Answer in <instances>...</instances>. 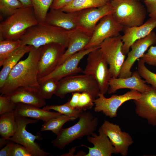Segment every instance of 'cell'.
Here are the masks:
<instances>
[{
  "label": "cell",
  "instance_id": "d6986e66",
  "mask_svg": "<svg viewBox=\"0 0 156 156\" xmlns=\"http://www.w3.org/2000/svg\"><path fill=\"white\" fill-rule=\"evenodd\" d=\"M142 78L138 70L132 72V75L128 77H112L109 81L108 93L114 94L117 90L124 88L135 90L141 93L145 92L151 86L147 85Z\"/></svg>",
  "mask_w": 156,
  "mask_h": 156
},
{
  "label": "cell",
  "instance_id": "2e32d148",
  "mask_svg": "<svg viewBox=\"0 0 156 156\" xmlns=\"http://www.w3.org/2000/svg\"><path fill=\"white\" fill-rule=\"evenodd\" d=\"M109 138L117 154L127 155L129 147L134 142L128 133L122 131L119 125L105 120L100 127Z\"/></svg>",
  "mask_w": 156,
  "mask_h": 156
},
{
  "label": "cell",
  "instance_id": "d6a6232c",
  "mask_svg": "<svg viewBox=\"0 0 156 156\" xmlns=\"http://www.w3.org/2000/svg\"><path fill=\"white\" fill-rule=\"evenodd\" d=\"M145 63L140 59L138 60L137 70L141 77L147 83L156 89V74L148 68Z\"/></svg>",
  "mask_w": 156,
  "mask_h": 156
},
{
  "label": "cell",
  "instance_id": "d590c367",
  "mask_svg": "<svg viewBox=\"0 0 156 156\" xmlns=\"http://www.w3.org/2000/svg\"><path fill=\"white\" fill-rule=\"evenodd\" d=\"M16 105L9 98L4 95L0 96V115L14 110Z\"/></svg>",
  "mask_w": 156,
  "mask_h": 156
},
{
  "label": "cell",
  "instance_id": "ee69618b",
  "mask_svg": "<svg viewBox=\"0 0 156 156\" xmlns=\"http://www.w3.org/2000/svg\"><path fill=\"white\" fill-rule=\"evenodd\" d=\"M9 141L8 140L5 139L1 137L0 139V147L2 148L5 146Z\"/></svg>",
  "mask_w": 156,
  "mask_h": 156
},
{
  "label": "cell",
  "instance_id": "836d02e7",
  "mask_svg": "<svg viewBox=\"0 0 156 156\" xmlns=\"http://www.w3.org/2000/svg\"><path fill=\"white\" fill-rule=\"evenodd\" d=\"M25 7L19 0H0V11L8 16L18 9Z\"/></svg>",
  "mask_w": 156,
  "mask_h": 156
},
{
  "label": "cell",
  "instance_id": "83f0119b",
  "mask_svg": "<svg viewBox=\"0 0 156 156\" xmlns=\"http://www.w3.org/2000/svg\"><path fill=\"white\" fill-rule=\"evenodd\" d=\"M76 119L75 117L62 114L44 122L42 125L40 131H50L57 135L62 129L63 125L66 122Z\"/></svg>",
  "mask_w": 156,
  "mask_h": 156
},
{
  "label": "cell",
  "instance_id": "f546056e",
  "mask_svg": "<svg viewBox=\"0 0 156 156\" xmlns=\"http://www.w3.org/2000/svg\"><path fill=\"white\" fill-rule=\"evenodd\" d=\"M39 84L40 93L45 100L51 99L55 94L59 86V81L54 78L48 79Z\"/></svg>",
  "mask_w": 156,
  "mask_h": 156
},
{
  "label": "cell",
  "instance_id": "30bf717a",
  "mask_svg": "<svg viewBox=\"0 0 156 156\" xmlns=\"http://www.w3.org/2000/svg\"><path fill=\"white\" fill-rule=\"evenodd\" d=\"M38 64V79L50 74L58 66L66 47L57 43H51L40 47Z\"/></svg>",
  "mask_w": 156,
  "mask_h": 156
},
{
  "label": "cell",
  "instance_id": "7402d4cb",
  "mask_svg": "<svg viewBox=\"0 0 156 156\" xmlns=\"http://www.w3.org/2000/svg\"><path fill=\"white\" fill-rule=\"evenodd\" d=\"M67 33L68 39V46L58 66L69 57L85 49L89 43L92 36L78 27L67 30Z\"/></svg>",
  "mask_w": 156,
  "mask_h": 156
},
{
  "label": "cell",
  "instance_id": "d4e9b609",
  "mask_svg": "<svg viewBox=\"0 0 156 156\" xmlns=\"http://www.w3.org/2000/svg\"><path fill=\"white\" fill-rule=\"evenodd\" d=\"M31 46H23L13 52L4 61L0 72V88L4 84L9 73L25 54L30 51Z\"/></svg>",
  "mask_w": 156,
  "mask_h": 156
},
{
  "label": "cell",
  "instance_id": "4fadbf2b",
  "mask_svg": "<svg viewBox=\"0 0 156 156\" xmlns=\"http://www.w3.org/2000/svg\"><path fill=\"white\" fill-rule=\"evenodd\" d=\"M156 44V34L152 31L145 37L136 41L131 46V50L127 53L118 77L127 78L132 74L131 68L135 62L145 53L152 45Z\"/></svg>",
  "mask_w": 156,
  "mask_h": 156
},
{
  "label": "cell",
  "instance_id": "9c48e42d",
  "mask_svg": "<svg viewBox=\"0 0 156 156\" xmlns=\"http://www.w3.org/2000/svg\"><path fill=\"white\" fill-rule=\"evenodd\" d=\"M120 35L108 38L100 44L99 49L108 65L112 77L119 76L125 60V55L122 53L123 42Z\"/></svg>",
  "mask_w": 156,
  "mask_h": 156
},
{
  "label": "cell",
  "instance_id": "603a6c76",
  "mask_svg": "<svg viewBox=\"0 0 156 156\" xmlns=\"http://www.w3.org/2000/svg\"><path fill=\"white\" fill-rule=\"evenodd\" d=\"M78 11L67 12L61 9H50L47 13L45 22L66 30L77 27Z\"/></svg>",
  "mask_w": 156,
  "mask_h": 156
},
{
  "label": "cell",
  "instance_id": "74e56055",
  "mask_svg": "<svg viewBox=\"0 0 156 156\" xmlns=\"http://www.w3.org/2000/svg\"><path fill=\"white\" fill-rule=\"evenodd\" d=\"M11 156H32L28 150L24 146L14 143L11 151Z\"/></svg>",
  "mask_w": 156,
  "mask_h": 156
},
{
  "label": "cell",
  "instance_id": "bcb514c9",
  "mask_svg": "<svg viewBox=\"0 0 156 156\" xmlns=\"http://www.w3.org/2000/svg\"><path fill=\"white\" fill-rule=\"evenodd\" d=\"M139 0L140 1H145V0Z\"/></svg>",
  "mask_w": 156,
  "mask_h": 156
},
{
  "label": "cell",
  "instance_id": "277c9868",
  "mask_svg": "<svg viewBox=\"0 0 156 156\" xmlns=\"http://www.w3.org/2000/svg\"><path fill=\"white\" fill-rule=\"evenodd\" d=\"M79 118V121L74 125L62 129L56 138L52 141L53 146L62 150L75 140L91 135L94 133L98 125L97 117L90 112H83Z\"/></svg>",
  "mask_w": 156,
  "mask_h": 156
},
{
  "label": "cell",
  "instance_id": "cb8c5ba5",
  "mask_svg": "<svg viewBox=\"0 0 156 156\" xmlns=\"http://www.w3.org/2000/svg\"><path fill=\"white\" fill-rule=\"evenodd\" d=\"M14 113L15 116L31 118L44 122L62 114L57 112L45 110L33 105L22 103H16Z\"/></svg>",
  "mask_w": 156,
  "mask_h": 156
},
{
  "label": "cell",
  "instance_id": "7dc6e473",
  "mask_svg": "<svg viewBox=\"0 0 156 156\" xmlns=\"http://www.w3.org/2000/svg\"></svg>",
  "mask_w": 156,
  "mask_h": 156
},
{
  "label": "cell",
  "instance_id": "7a4b0ae2",
  "mask_svg": "<svg viewBox=\"0 0 156 156\" xmlns=\"http://www.w3.org/2000/svg\"><path fill=\"white\" fill-rule=\"evenodd\" d=\"M19 40L22 46L29 45L37 48L57 43L67 48L68 44L67 30L45 22L38 23L29 28Z\"/></svg>",
  "mask_w": 156,
  "mask_h": 156
},
{
  "label": "cell",
  "instance_id": "9a60e30c",
  "mask_svg": "<svg viewBox=\"0 0 156 156\" xmlns=\"http://www.w3.org/2000/svg\"><path fill=\"white\" fill-rule=\"evenodd\" d=\"M113 9L110 2L103 6L78 11L77 27L92 35L97 23L104 16L112 14Z\"/></svg>",
  "mask_w": 156,
  "mask_h": 156
},
{
  "label": "cell",
  "instance_id": "5b68a950",
  "mask_svg": "<svg viewBox=\"0 0 156 156\" xmlns=\"http://www.w3.org/2000/svg\"><path fill=\"white\" fill-rule=\"evenodd\" d=\"M110 2L113 16L124 27L140 26L144 23L147 12L139 0H114Z\"/></svg>",
  "mask_w": 156,
  "mask_h": 156
},
{
  "label": "cell",
  "instance_id": "8d00e7d4",
  "mask_svg": "<svg viewBox=\"0 0 156 156\" xmlns=\"http://www.w3.org/2000/svg\"><path fill=\"white\" fill-rule=\"evenodd\" d=\"M145 64L156 66V45H152L140 58Z\"/></svg>",
  "mask_w": 156,
  "mask_h": 156
},
{
  "label": "cell",
  "instance_id": "8fae6325",
  "mask_svg": "<svg viewBox=\"0 0 156 156\" xmlns=\"http://www.w3.org/2000/svg\"><path fill=\"white\" fill-rule=\"evenodd\" d=\"M141 94L138 91L132 90L123 94L112 95L109 98L100 93L98 97L94 100V110L96 112H101L110 118H115L117 116L118 109L124 103L129 100L138 99Z\"/></svg>",
  "mask_w": 156,
  "mask_h": 156
},
{
  "label": "cell",
  "instance_id": "f1b7e54d",
  "mask_svg": "<svg viewBox=\"0 0 156 156\" xmlns=\"http://www.w3.org/2000/svg\"><path fill=\"white\" fill-rule=\"evenodd\" d=\"M23 46L20 40H0V66L5 60L15 50Z\"/></svg>",
  "mask_w": 156,
  "mask_h": 156
},
{
  "label": "cell",
  "instance_id": "6da1fadb",
  "mask_svg": "<svg viewBox=\"0 0 156 156\" xmlns=\"http://www.w3.org/2000/svg\"><path fill=\"white\" fill-rule=\"evenodd\" d=\"M40 47L32 46L27 57L19 61L9 74L4 84L0 88L3 95L22 86L39 89L38 64Z\"/></svg>",
  "mask_w": 156,
  "mask_h": 156
},
{
  "label": "cell",
  "instance_id": "ffe728a7",
  "mask_svg": "<svg viewBox=\"0 0 156 156\" xmlns=\"http://www.w3.org/2000/svg\"><path fill=\"white\" fill-rule=\"evenodd\" d=\"M3 95L8 97L15 103H22L40 108L44 107L46 104L39 89L30 87H19Z\"/></svg>",
  "mask_w": 156,
  "mask_h": 156
},
{
  "label": "cell",
  "instance_id": "484cf974",
  "mask_svg": "<svg viewBox=\"0 0 156 156\" xmlns=\"http://www.w3.org/2000/svg\"><path fill=\"white\" fill-rule=\"evenodd\" d=\"M0 115V135L1 137L8 140L14 135L18 128L14 110Z\"/></svg>",
  "mask_w": 156,
  "mask_h": 156
},
{
  "label": "cell",
  "instance_id": "52a82bcc",
  "mask_svg": "<svg viewBox=\"0 0 156 156\" xmlns=\"http://www.w3.org/2000/svg\"><path fill=\"white\" fill-rule=\"evenodd\" d=\"M99 47L88 55L86 64L83 73L92 76L99 85L100 93L105 94L107 92L109 81L112 76Z\"/></svg>",
  "mask_w": 156,
  "mask_h": 156
},
{
  "label": "cell",
  "instance_id": "4dcf8cb0",
  "mask_svg": "<svg viewBox=\"0 0 156 156\" xmlns=\"http://www.w3.org/2000/svg\"><path fill=\"white\" fill-rule=\"evenodd\" d=\"M38 23L45 22L46 16L53 0H31Z\"/></svg>",
  "mask_w": 156,
  "mask_h": 156
},
{
  "label": "cell",
  "instance_id": "ac0fdd59",
  "mask_svg": "<svg viewBox=\"0 0 156 156\" xmlns=\"http://www.w3.org/2000/svg\"><path fill=\"white\" fill-rule=\"evenodd\" d=\"M156 27V19L150 17L140 26L124 27V34L121 36L123 42V53L125 55L127 54L133 43L146 36Z\"/></svg>",
  "mask_w": 156,
  "mask_h": 156
},
{
  "label": "cell",
  "instance_id": "3957f363",
  "mask_svg": "<svg viewBox=\"0 0 156 156\" xmlns=\"http://www.w3.org/2000/svg\"><path fill=\"white\" fill-rule=\"evenodd\" d=\"M38 23L32 7L18 9L0 23V40H19Z\"/></svg>",
  "mask_w": 156,
  "mask_h": 156
},
{
  "label": "cell",
  "instance_id": "4316f807",
  "mask_svg": "<svg viewBox=\"0 0 156 156\" xmlns=\"http://www.w3.org/2000/svg\"><path fill=\"white\" fill-rule=\"evenodd\" d=\"M111 0H73L61 9L67 12L79 11L83 10L100 7L111 1Z\"/></svg>",
  "mask_w": 156,
  "mask_h": 156
},
{
  "label": "cell",
  "instance_id": "ba28073f",
  "mask_svg": "<svg viewBox=\"0 0 156 156\" xmlns=\"http://www.w3.org/2000/svg\"><path fill=\"white\" fill-rule=\"evenodd\" d=\"M15 116L18 128L14 135L8 140L24 146L32 156H47L49 155V153L42 149L39 144L35 142L36 140L42 139L40 134L38 133L36 135H34L26 129L28 124L36 123L39 120L18 116Z\"/></svg>",
  "mask_w": 156,
  "mask_h": 156
},
{
  "label": "cell",
  "instance_id": "7bdbcfd3",
  "mask_svg": "<svg viewBox=\"0 0 156 156\" xmlns=\"http://www.w3.org/2000/svg\"><path fill=\"white\" fill-rule=\"evenodd\" d=\"M23 5L24 7H32L31 0H19Z\"/></svg>",
  "mask_w": 156,
  "mask_h": 156
},
{
  "label": "cell",
  "instance_id": "5bb4252c",
  "mask_svg": "<svg viewBox=\"0 0 156 156\" xmlns=\"http://www.w3.org/2000/svg\"><path fill=\"white\" fill-rule=\"evenodd\" d=\"M99 47L84 49L76 53L66 60L49 75L38 79L39 83L50 78H54L59 81L65 77L83 72V70L78 66L79 62L84 57Z\"/></svg>",
  "mask_w": 156,
  "mask_h": 156
},
{
  "label": "cell",
  "instance_id": "e575fe53",
  "mask_svg": "<svg viewBox=\"0 0 156 156\" xmlns=\"http://www.w3.org/2000/svg\"><path fill=\"white\" fill-rule=\"evenodd\" d=\"M94 99L88 93H80L77 109L83 111L91 109L94 105Z\"/></svg>",
  "mask_w": 156,
  "mask_h": 156
},
{
  "label": "cell",
  "instance_id": "f6af8a7d",
  "mask_svg": "<svg viewBox=\"0 0 156 156\" xmlns=\"http://www.w3.org/2000/svg\"><path fill=\"white\" fill-rule=\"evenodd\" d=\"M76 147H73V148H72L71 149V151H69L68 153L64 154L61 155V156H67L74 155L73 153H74V152L76 151Z\"/></svg>",
  "mask_w": 156,
  "mask_h": 156
},
{
  "label": "cell",
  "instance_id": "f35d334b",
  "mask_svg": "<svg viewBox=\"0 0 156 156\" xmlns=\"http://www.w3.org/2000/svg\"><path fill=\"white\" fill-rule=\"evenodd\" d=\"M143 2L149 16L156 19V0H145Z\"/></svg>",
  "mask_w": 156,
  "mask_h": 156
},
{
  "label": "cell",
  "instance_id": "7c38bea8",
  "mask_svg": "<svg viewBox=\"0 0 156 156\" xmlns=\"http://www.w3.org/2000/svg\"><path fill=\"white\" fill-rule=\"evenodd\" d=\"M124 28L116 21L112 14L104 16L96 26L90 40L85 49L100 46L105 39L120 35Z\"/></svg>",
  "mask_w": 156,
  "mask_h": 156
},
{
  "label": "cell",
  "instance_id": "44dd1931",
  "mask_svg": "<svg viewBox=\"0 0 156 156\" xmlns=\"http://www.w3.org/2000/svg\"><path fill=\"white\" fill-rule=\"evenodd\" d=\"M99 135L93 133L87 136V140L92 143L94 146L90 147L84 145L80 146L85 147L89 150L86 156H111L113 154L117 153L108 137L101 127L99 130Z\"/></svg>",
  "mask_w": 156,
  "mask_h": 156
},
{
  "label": "cell",
  "instance_id": "8992f818",
  "mask_svg": "<svg viewBox=\"0 0 156 156\" xmlns=\"http://www.w3.org/2000/svg\"><path fill=\"white\" fill-rule=\"evenodd\" d=\"M59 81V88L55 94L61 99L68 93L85 92L90 94L95 99L100 93L97 81L90 75L83 74L68 76Z\"/></svg>",
  "mask_w": 156,
  "mask_h": 156
},
{
  "label": "cell",
  "instance_id": "1f68e13d",
  "mask_svg": "<svg viewBox=\"0 0 156 156\" xmlns=\"http://www.w3.org/2000/svg\"><path fill=\"white\" fill-rule=\"evenodd\" d=\"M43 109L48 111L53 110L62 114L76 119L79 118L80 114L83 112L72 107L67 103L60 105H47L44 107Z\"/></svg>",
  "mask_w": 156,
  "mask_h": 156
},
{
  "label": "cell",
  "instance_id": "b9f144b4",
  "mask_svg": "<svg viewBox=\"0 0 156 156\" xmlns=\"http://www.w3.org/2000/svg\"><path fill=\"white\" fill-rule=\"evenodd\" d=\"M80 92H75L72 93V97L67 102L72 107L77 109Z\"/></svg>",
  "mask_w": 156,
  "mask_h": 156
},
{
  "label": "cell",
  "instance_id": "e0dca14e",
  "mask_svg": "<svg viewBox=\"0 0 156 156\" xmlns=\"http://www.w3.org/2000/svg\"><path fill=\"white\" fill-rule=\"evenodd\" d=\"M140 97L133 100L135 112L140 117L153 126L156 125V89L151 86L146 92L141 93Z\"/></svg>",
  "mask_w": 156,
  "mask_h": 156
},
{
  "label": "cell",
  "instance_id": "60d3db41",
  "mask_svg": "<svg viewBox=\"0 0 156 156\" xmlns=\"http://www.w3.org/2000/svg\"><path fill=\"white\" fill-rule=\"evenodd\" d=\"M14 143L9 140L6 144L0 150V156H11L12 149Z\"/></svg>",
  "mask_w": 156,
  "mask_h": 156
},
{
  "label": "cell",
  "instance_id": "ab89813d",
  "mask_svg": "<svg viewBox=\"0 0 156 156\" xmlns=\"http://www.w3.org/2000/svg\"><path fill=\"white\" fill-rule=\"evenodd\" d=\"M73 0H53L50 9H61Z\"/></svg>",
  "mask_w": 156,
  "mask_h": 156
}]
</instances>
